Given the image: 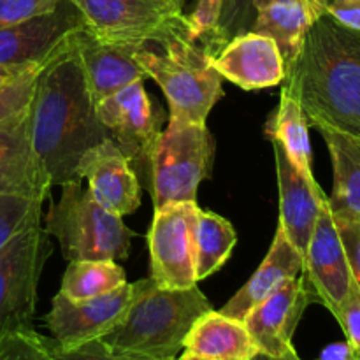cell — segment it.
Segmentation results:
<instances>
[{"label": "cell", "instance_id": "12", "mask_svg": "<svg viewBox=\"0 0 360 360\" xmlns=\"http://www.w3.org/2000/svg\"><path fill=\"white\" fill-rule=\"evenodd\" d=\"M301 274L311 292L313 302H320L334 315L348 294L354 276L343 239L327 199L320 207V214L304 253V267Z\"/></svg>", "mask_w": 360, "mask_h": 360}, {"label": "cell", "instance_id": "15", "mask_svg": "<svg viewBox=\"0 0 360 360\" xmlns=\"http://www.w3.org/2000/svg\"><path fill=\"white\" fill-rule=\"evenodd\" d=\"M32 105V104H30ZM51 179L32 143V111L0 123V195L49 199Z\"/></svg>", "mask_w": 360, "mask_h": 360}, {"label": "cell", "instance_id": "22", "mask_svg": "<svg viewBox=\"0 0 360 360\" xmlns=\"http://www.w3.org/2000/svg\"><path fill=\"white\" fill-rule=\"evenodd\" d=\"M183 350L217 360H252L259 354V347L245 322L214 309L204 313L193 323Z\"/></svg>", "mask_w": 360, "mask_h": 360}, {"label": "cell", "instance_id": "5", "mask_svg": "<svg viewBox=\"0 0 360 360\" xmlns=\"http://www.w3.org/2000/svg\"><path fill=\"white\" fill-rule=\"evenodd\" d=\"M46 232L55 236L69 262L125 260L136 236L122 217L105 210L81 181L62 185L60 200L46 217Z\"/></svg>", "mask_w": 360, "mask_h": 360}, {"label": "cell", "instance_id": "29", "mask_svg": "<svg viewBox=\"0 0 360 360\" xmlns=\"http://www.w3.org/2000/svg\"><path fill=\"white\" fill-rule=\"evenodd\" d=\"M253 20H255L253 0H225L220 18H218L217 30L204 48L211 55H214L229 39L252 30Z\"/></svg>", "mask_w": 360, "mask_h": 360}, {"label": "cell", "instance_id": "3", "mask_svg": "<svg viewBox=\"0 0 360 360\" xmlns=\"http://www.w3.org/2000/svg\"><path fill=\"white\" fill-rule=\"evenodd\" d=\"M210 299L190 288H162L146 278L122 322L101 338L112 352L150 360L178 359L193 323L211 311Z\"/></svg>", "mask_w": 360, "mask_h": 360}, {"label": "cell", "instance_id": "24", "mask_svg": "<svg viewBox=\"0 0 360 360\" xmlns=\"http://www.w3.org/2000/svg\"><path fill=\"white\" fill-rule=\"evenodd\" d=\"M266 136L271 143H278L295 167L308 179H315L311 167V143H309V123L302 112L297 98L281 88L280 104L266 123Z\"/></svg>", "mask_w": 360, "mask_h": 360}, {"label": "cell", "instance_id": "34", "mask_svg": "<svg viewBox=\"0 0 360 360\" xmlns=\"http://www.w3.org/2000/svg\"><path fill=\"white\" fill-rule=\"evenodd\" d=\"M62 0H0V30L49 13Z\"/></svg>", "mask_w": 360, "mask_h": 360}, {"label": "cell", "instance_id": "1", "mask_svg": "<svg viewBox=\"0 0 360 360\" xmlns=\"http://www.w3.org/2000/svg\"><path fill=\"white\" fill-rule=\"evenodd\" d=\"M72 35L39 76L30 105L34 150L51 185L60 186L81 181L77 178L81 157L109 137L98 118Z\"/></svg>", "mask_w": 360, "mask_h": 360}, {"label": "cell", "instance_id": "36", "mask_svg": "<svg viewBox=\"0 0 360 360\" xmlns=\"http://www.w3.org/2000/svg\"><path fill=\"white\" fill-rule=\"evenodd\" d=\"M327 14L354 30H360V0H330Z\"/></svg>", "mask_w": 360, "mask_h": 360}, {"label": "cell", "instance_id": "17", "mask_svg": "<svg viewBox=\"0 0 360 360\" xmlns=\"http://www.w3.org/2000/svg\"><path fill=\"white\" fill-rule=\"evenodd\" d=\"M213 67L243 90L278 86L287 77L283 58L271 37L248 30L229 39L214 55Z\"/></svg>", "mask_w": 360, "mask_h": 360}, {"label": "cell", "instance_id": "13", "mask_svg": "<svg viewBox=\"0 0 360 360\" xmlns=\"http://www.w3.org/2000/svg\"><path fill=\"white\" fill-rule=\"evenodd\" d=\"M313 302L304 276L290 278L243 320L259 352L276 360H302L295 352L294 333Z\"/></svg>", "mask_w": 360, "mask_h": 360}, {"label": "cell", "instance_id": "14", "mask_svg": "<svg viewBox=\"0 0 360 360\" xmlns=\"http://www.w3.org/2000/svg\"><path fill=\"white\" fill-rule=\"evenodd\" d=\"M83 27L76 6L70 0H62L49 13L0 30V65L51 60L70 35Z\"/></svg>", "mask_w": 360, "mask_h": 360}, {"label": "cell", "instance_id": "2", "mask_svg": "<svg viewBox=\"0 0 360 360\" xmlns=\"http://www.w3.org/2000/svg\"><path fill=\"white\" fill-rule=\"evenodd\" d=\"M281 84L309 127L360 137V30L320 16Z\"/></svg>", "mask_w": 360, "mask_h": 360}, {"label": "cell", "instance_id": "8", "mask_svg": "<svg viewBox=\"0 0 360 360\" xmlns=\"http://www.w3.org/2000/svg\"><path fill=\"white\" fill-rule=\"evenodd\" d=\"M51 255L41 224L21 231L0 250V333L34 329L37 288Z\"/></svg>", "mask_w": 360, "mask_h": 360}, {"label": "cell", "instance_id": "28", "mask_svg": "<svg viewBox=\"0 0 360 360\" xmlns=\"http://www.w3.org/2000/svg\"><path fill=\"white\" fill-rule=\"evenodd\" d=\"M42 200L0 195V250L21 231L41 224Z\"/></svg>", "mask_w": 360, "mask_h": 360}, {"label": "cell", "instance_id": "25", "mask_svg": "<svg viewBox=\"0 0 360 360\" xmlns=\"http://www.w3.org/2000/svg\"><path fill=\"white\" fill-rule=\"evenodd\" d=\"M125 283V271L115 260H77L67 266L60 294L70 301H84L109 294Z\"/></svg>", "mask_w": 360, "mask_h": 360}, {"label": "cell", "instance_id": "33", "mask_svg": "<svg viewBox=\"0 0 360 360\" xmlns=\"http://www.w3.org/2000/svg\"><path fill=\"white\" fill-rule=\"evenodd\" d=\"M49 352H51L53 360H150L116 354L101 340H91L70 348H60L58 345H55V341L49 340Z\"/></svg>", "mask_w": 360, "mask_h": 360}, {"label": "cell", "instance_id": "19", "mask_svg": "<svg viewBox=\"0 0 360 360\" xmlns=\"http://www.w3.org/2000/svg\"><path fill=\"white\" fill-rule=\"evenodd\" d=\"M72 44L83 65L95 104L148 77L132 49L105 44L84 27L74 32Z\"/></svg>", "mask_w": 360, "mask_h": 360}, {"label": "cell", "instance_id": "20", "mask_svg": "<svg viewBox=\"0 0 360 360\" xmlns=\"http://www.w3.org/2000/svg\"><path fill=\"white\" fill-rule=\"evenodd\" d=\"M302 267H304L302 255L288 241L283 231L278 227L273 245H271L269 252H267L266 259L262 260L259 269L232 295L231 301L220 311L243 322L255 306H259L269 295H273L285 281L301 276Z\"/></svg>", "mask_w": 360, "mask_h": 360}, {"label": "cell", "instance_id": "23", "mask_svg": "<svg viewBox=\"0 0 360 360\" xmlns=\"http://www.w3.org/2000/svg\"><path fill=\"white\" fill-rule=\"evenodd\" d=\"M333 160V193L327 204L336 221L360 224V137L320 129Z\"/></svg>", "mask_w": 360, "mask_h": 360}, {"label": "cell", "instance_id": "7", "mask_svg": "<svg viewBox=\"0 0 360 360\" xmlns=\"http://www.w3.org/2000/svg\"><path fill=\"white\" fill-rule=\"evenodd\" d=\"M84 28L105 44L136 51L185 30V0H70Z\"/></svg>", "mask_w": 360, "mask_h": 360}, {"label": "cell", "instance_id": "9", "mask_svg": "<svg viewBox=\"0 0 360 360\" xmlns=\"http://www.w3.org/2000/svg\"><path fill=\"white\" fill-rule=\"evenodd\" d=\"M97 112L139 181L151 186V157L162 134V115L155 109L143 81L129 84L97 102Z\"/></svg>", "mask_w": 360, "mask_h": 360}, {"label": "cell", "instance_id": "10", "mask_svg": "<svg viewBox=\"0 0 360 360\" xmlns=\"http://www.w3.org/2000/svg\"><path fill=\"white\" fill-rule=\"evenodd\" d=\"M199 204L174 202L155 210L148 232L151 278L162 288L197 285V218Z\"/></svg>", "mask_w": 360, "mask_h": 360}, {"label": "cell", "instance_id": "32", "mask_svg": "<svg viewBox=\"0 0 360 360\" xmlns=\"http://www.w3.org/2000/svg\"><path fill=\"white\" fill-rule=\"evenodd\" d=\"M334 319L343 329L345 338H347L345 341L350 345L355 359L360 360V288L354 280L348 288V294L338 306Z\"/></svg>", "mask_w": 360, "mask_h": 360}, {"label": "cell", "instance_id": "16", "mask_svg": "<svg viewBox=\"0 0 360 360\" xmlns=\"http://www.w3.org/2000/svg\"><path fill=\"white\" fill-rule=\"evenodd\" d=\"M77 178L86 179L91 195L118 217L141 207V181L111 137L91 146L77 164Z\"/></svg>", "mask_w": 360, "mask_h": 360}, {"label": "cell", "instance_id": "41", "mask_svg": "<svg viewBox=\"0 0 360 360\" xmlns=\"http://www.w3.org/2000/svg\"><path fill=\"white\" fill-rule=\"evenodd\" d=\"M169 360H178V359H169Z\"/></svg>", "mask_w": 360, "mask_h": 360}, {"label": "cell", "instance_id": "30", "mask_svg": "<svg viewBox=\"0 0 360 360\" xmlns=\"http://www.w3.org/2000/svg\"><path fill=\"white\" fill-rule=\"evenodd\" d=\"M0 360H53L49 340L34 329L0 333Z\"/></svg>", "mask_w": 360, "mask_h": 360}, {"label": "cell", "instance_id": "38", "mask_svg": "<svg viewBox=\"0 0 360 360\" xmlns=\"http://www.w3.org/2000/svg\"><path fill=\"white\" fill-rule=\"evenodd\" d=\"M264 2H267V0H253V7L260 6V4H264ZM309 2H315V4H319V6L326 7V9H327V6H329L330 0H309Z\"/></svg>", "mask_w": 360, "mask_h": 360}, {"label": "cell", "instance_id": "27", "mask_svg": "<svg viewBox=\"0 0 360 360\" xmlns=\"http://www.w3.org/2000/svg\"><path fill=\"white\" fill-rule=\"evenodd\" d=\"M51 60L37 63L0 65V123L21 115V112L30 108L39 76Z\"/></svg>", "mask_w": 360, "mask_h": 360}, {"label": "cell", "instance_id": "40", "mask_svg": "<svg viewBox=\"0 0 360 360\" xmlns=\"http://www.w3.org/2000/svg\"><path fill=\"white\" fill-rule=\"evenodd\" d=\"M252 360H276V359L269 357V355H266V354H264V352H259V354H257Z\"/></svg>", "mask_w": 360, "mask_h": 360}, {"label": "cell", "instance_id": "21", "mask_svg": "<svg viewBox=\"0 0 360 360\" xmlns=\"http://www.w3.org/2000/svg\"><path fill=\"white\" fill-rule=\"evenodd\" d=\"M326 13V7L309 0H267L255 7L252 30L273 39L288 72L301 51L306 34Z\"/></svg>", "mask_w": 360, "mask_h": 360}, {"label": "cell", "instance_id": "31", "mask_svg": "<svg viewBox=\"0 0 360 360\" xmlns=\"http://www.w3.org/2000/svg\"><path fill=\"white\" fill-rule=\"evenodd\" d=\"M225 0H197L192 13L186 16V32L192 41L206 46L217 30L218 18Z\"/></svg>", "mask_w": 360, "mask_h": 360}, {"label": "cell", "instance_id": "35", "mask_svg": "<svg viewBox=\"0 0 360 360\" xmlns=\"http://www.w3.org/2000/svg\"><path fill=\"white\" fill-rule=\"evenodd\" d=\"M338 231L343 239L345 252H347L348 264H350L352 276L360 288V224L352 221H336Z\"/></svg>", "mask_w": 360, "mask_h": 360}, {"label": "cell", "instance_id": "26", "mask_svg": "<svg viewBox=\"0 0 360 360\" xmlns=\"http://www.w3.org/2000/svg\"><path fill=\"white\" fill-rule=\"evenodd\" d=\"M197 281L217 273L231 257L238 234L227 218L199 210L197 218Z\"/></svg>", "mask_w": 360, "mask_h": 360}, {"label": "cell", "instance_id": "6", "mask_svg": "<svg viewBox=\"0 0 360 360\" xmlns=\"http://www.w3.org/2000/svg\"><path fill=\"white\" fill-rule=\"evenodd\" d=\"M214 143L206 123H167L151 157L155 210L197 200V190L210 176Z\"/></svg>", "mask_w": 360, "mask_h": 360}, {"label": "cell", "instance_id": "4", "mask_svg": "<svg viewBox=\"0 0 360 360\" xmlns=\"http://www.w3.org/2000/svg\"><path fill=\"white\" fill-rule=\"evenodd\" d=\"M134 56L164 91L169 122L206 123L211 109L224 97V77L213 67L211 53L192 41L186 28L141 46Z\"/></svg>", "mask_w": 360, "mask_h": 360}, {"label": "cell", "instance_id": "18", "mask_svg": "<svg viewBox=\"0 0 360 360\" xmlns=\"http://www.w3.org/2000/svg\"><path fill=\"white\" fill-rule=\"evenodd\" d=\"M273 146L274 158H276L278 188H280L278 227L283 231L288 241L304 259L316 218L320 214V207L327 195L316 179H308L295 167L280 144L273 143Z\"/></svg>", "mask_w": 360, "mask_h": 360}, {"label": "cell", "instance_id": "11", "mask_svg": "<svg viewBox=\"0 0 360 360\" xmlns=\"http://www.w3.org/2000/svg\"><path fill=\"white\" fill-rule=\"evenodd\" d=\"M143 283L144 280L125 283L109 294L84 301H70L58 292L53 297L51 309L44 316L51 340L60 348H70L91 340H101L122 322L134 299L143 288Z\"/></svg>", "mask_w": 360, "mask_h": 360}, {"label": "cell", "instance_id": "37", "mask_svg": "<svg viewBox=\"0 0 360 360\" xmlns=\"http://www.w3.org/2000/svg\"><path fill=\"white\" fill-rule=\"evenodd\" d=\"M316 360H357V359H355L350 345H348L347 341H341V343H333L329 345V347L323 348L322 354L319 355V359Z\"/></svg>", "mask_w": 360, "mask_h": 360}, {"label": "cell", "instance_id": "39", "mask_svg": "<svg viewBox=\"0 0 360 360\" xmlns=\"http://www.w3.org/2000/svg\"><path fill=\"white\" fill-rule=\"evenodd\" d=\"M178 360H217V359L199 357V355H193V354H188V352H185V354H183V355H179Z\"/></svg>", "mask_w": 360, "mask_h": 360}]
</instances>
